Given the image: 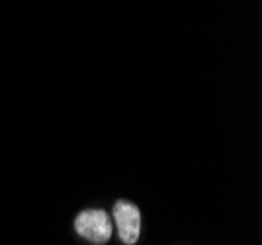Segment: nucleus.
Returning a JSON list of instances; mask_svg holds the SVG:
<instances>
[{"label":"nucleus","instance_id":"nucleus-1","mask_svg":"<svg viewBox=\"0 0 262 245\" xmlns=\"http://www.w3.org/2000/svg\"><path fill=\"white\" fill-rule=\"evenodd\" d=\"M77 232L92 243H106L112 235L110 216L102 210H84L77 216Z\"/></svg>","mask_w":262,"mask_h":245},{"label":"nucleus","instance_id":"nucleus-2","mask_svg":"<svg viewBox=\"0 0 262 245\" xmlns=\"http://www.w3.org/2000/svg\"><path fill=\"white\" fill-rule=\"evenodd\" d=\"M114 220L118 226V234L121 241L127 245H133L139 237L141 230V214L137 210V206H133L129 202L121 200L114 206Z\"/></svg>","mask_w":262,"mask_h":245}]
</instances>
